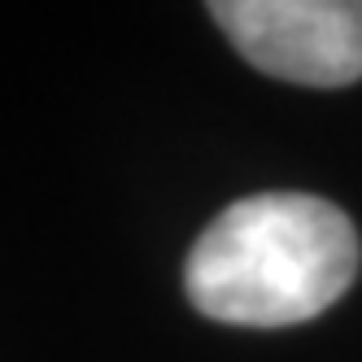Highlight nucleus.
Wrapping results in <instances>:
<instances>
[{"label":"nucleus","instance_id":"f03ea898","mask_svg":"<svg viewBox=\"0 0 362 362\" xmlns=\"http://www.w3.org/2000/svg\"><path fill=\"white\" fill-rule=\"evenodd\" d=\"M210 18L271 79L301 88L362 79V0H214Z\"/></svg>","mask_w":362,"mask_h":362},{"label":"nucleus","instance_id":"f257e3e1","mask_svg":"<svg viewBox=\"0 0 362 362\" xmlns=\"http://www.w3.org/2000/svg\"><path fill=\"white\" fill-rule=\"evenodd\" d=\"M362 249L345 210L310 192H257L210 223L184 262L188 301L231 327H293L341 301Z\"/></svg>","mask_w":362,"mask_h":362}]
</instances>
